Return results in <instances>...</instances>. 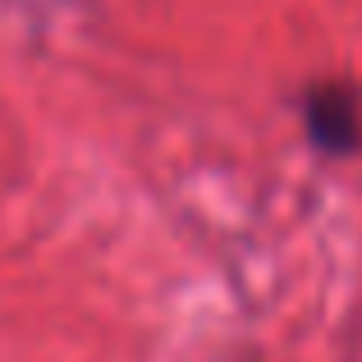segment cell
Returning <instances> with one entry per match:
<instances>
[{"instance_id":"obj_1","label":"cell","mask_w":362,"mask_h":362,"mask_svg":"<svg viewBox=\"0 0 362 362\" xmlns=\"http://www.w3.org/2000/svg\"><path fill=\"white\" fill-rule=\"evenodd\" d=\"M312 129H317V138L326 142V147H354L358 142V110L344 101V92L330 88L326 97L312 101Z\"/></svg>"}]
</instances>
